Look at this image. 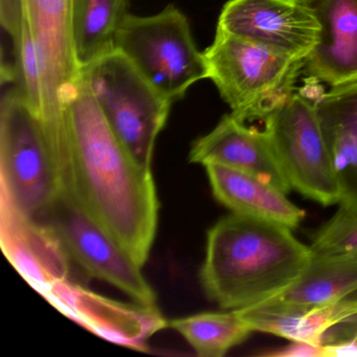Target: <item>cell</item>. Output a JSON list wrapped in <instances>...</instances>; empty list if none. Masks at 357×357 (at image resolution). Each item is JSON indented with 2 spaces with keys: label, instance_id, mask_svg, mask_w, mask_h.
Listing matches in <instances>:
<instances>
[{
  "label": "cell",
  "instance_id": "ba28073f",
  "mask_svg": "<svg viewBox=\"0 0 357 357\" xmlns=\"http://www.w3.org/2000/svg\"><path fill=\"white\" fill-rule=\"evenodd\" d=\"M35 219L55 231L70 260L85 273L112 284L135 303L156 307L155 292L142 267L72 200L60 196Z\"/></svg>",
  "mask_w": 357,
  "mask_h": 357
},
{
  "label": "cell",
  "instance_id": "7c38bea8",
  "mask_svg": "<svg viewBox=\"0 0 357 357\" xmlns=\"http://www.w3.org/2000/svg\"><path fill=\"white\" fill-rule=\"evenodd\" d=\"M189 160L204 167L217 164L236 169L284 193L292 191L266 131L248 126L231 114L223 116L212 131L194 142Z\"/></svg>",
  "mask_w": 357,
  "mask_h": 357
},
{
  "label": "cell",
  "instance_id": "2e32d148",
  "mask_svg": "<svg viewBox=\"0 0 357 357\" xmlns=\"http://www.w3.org/2000/svg\"><path fill=\"white\" fill-rule=\"evenodd\" d=\"M206 170L215 198L234 214L291 229L306 217L303 208L288 199V194L248 173L217 164L208 165Z\"/></svg>",
  "mask_w": 357,
  "mask_h": 357
},
{
  "label": "cell",
  "instance_id": "d6986e66",
  "mask_svg": "<svg viewBox=\"0 0 357 357\" xmlns=\"http://www.w3.org/2000/svg\"><path fill=\"white\" fill-rule=\"evenodd\" d=\"M202 357H222L243 342L254 330L238 314L229 312H202L169 321Z\"/></svg>",
  "mask_w": 357,
  "mask_h": 357
},
{
  "label": "cell",
  "instance_id": "5b68a950",
  "mask_svg": "<svg viewBox=\"0 0 357 357\" xmlns=\"http://www.w3.org/2000/svg\"><path fill=\"white\" fill-rule=\"evenodd\" d=\"M81 76L127 151L143 168L152 170L156 139L173 102L118 50L82 68Z\"/></svg>",
  "mask_w": 357,
  "mask_h": 357
},
{
  "label": "cell",
  "instance_id": "e0dca14e",
  "mask_svg": "<svg viewBox=\"0 0 357 357\" xmlns=\"http://www.w3.org/2000/svg\"><path fill=\"white\" fill-rule=\"evenodd\" d=\"M357 292V256L313 255L298 277L271 298L296 305H325Z\"/></svg>",
  "mask_w": 357,
  "mask_h": 357
},
{
  "label": "cell",
  "instance_id": "52a82bcc",
  "mask_svg": "<svg viewBox=\"0 0 357 357\" xmlns=\"http://www.w3.org/2000/svg\"><path fill=\"white\" fill-rule=\"evenodd\" d=\"M263 123L292 190L325 206L340 204L331 147L314 100L296 89Z\"/></svg>",
  "mask_w": 357,
  "mask_h": 357
},
{
  "label": "cell",
  "instance_id": "ac0fdd59",
  "mask_svg": "<svg viewBox=\"0 0 357 357\" xmlns=\"http://www.w3.org/2000/svg\"><path fill=\"white\" fill-rule=\"evenodd\" d=\"M130 0H73V40L81 70L116 50Z\"/></svg>",
  "mask_w": 357,
  "mask_h": 357
},
{
  "label": "cell",
  "instance_id": "6da1fadb",
  "mask_svg": "<svg viewBox=\"0 0 357 357\" xmlns=\"http://www.w3.org/2000/svg\"><path fill=\"white\" fill-rule=\"evenodd\" d=\"M53 137L62 195L143 268L160 208L152 170L143 168L114 135L82 77Z\"/></svg>",
  "mask_w": 357,
  "mask_h": 357
},
{
  "label": "cell",
  "instance_id": "44dd1931",
  "mask_svg": "<svg viewBox=\"0 0 357 357\" xmlns=\"http://www.w3.org/2000/svg\"><path fill=\"white\" fill-rule=\"evenodd\" d=\"M310 248L315 256H357V213L338 208L337 212L317 229Z\"/></svg>",
  "mask_w": 357,
  "mask_h": 357
},
{
  "label": "cell",
  "instance_id": "cb8c5ba5",
  "mask_svg": "<svg viewBox=\"0 0 357 357\" xmlns=\"http://www.w3.org/2000/svg\"><path fill=\"white\" fill-rule=\"evenodd\" d=\"M261 355L268 357H331V353L325 344H311L302 340H290L286 346Z\"/></svg>",
  "mask_w": 357,
  "mask_h": 357
},
{
  "label": "cell",
  "instance_id": "5bb4252c",
  "mask_svg": "<svg viewBox=\"0 0 357 357\" xmlns=\"http://www.w3.org/2000/svg\"><path fill=\"white\" fill-rule=\"evenodd\" d=\"M315 16L319 41L302 76L332 87L357 82V0H301Z\"/></svg>",
  "mask_w": 357,
  "mask_h": 357
},
{
  "label": "cell",
  "instance_id": "3957f363",
  "mask_svg": "<svg viewBox=\"0 0 357 357\" xmlns=\"http://www.w3.org/2000/svg\"><path fill=\"white\" fill-rule=\"evenodd\" d=\"M61 195L47 121L11 86L0 100V204L36 218Z\"/></svg>",
  "mask_w": 357,
  "mask_h": 357
},
{
  "label": "cell",
  "instance_id": "9a60e30c",
  "mask_svg": "<svg viewBox=\"0 0 357 357\" xmlns=\"http://www.w3.org/2000/svg\"><path fill=\"white\" fill-rule=\"evenodd\" d=\"M237 311L254 332L273 334L288 340L324 344L334 326L357 314V296L325 305H296L269 298Z\"/></svg>",
  "mask_w": 357,
  "mask_h": 357
},
{
  "label": "cell",
  "instance_id": "8fae6325",
  "mask_svg": "<svg viewBox=\"0 0 357 357\" xmlns=\"http://www.w3.org/2000/svg\"><path fill=\"white\" fill-rule=\"evenodd\" d=\"M45 298L93 333L139 350L150 336L168 326L156 307L122 304L70 281L56 284Z\"/></svg>",
  "mask_w": 357,
  "mask_h": 357
},
{
  "label": "cell",
  "instance_id": "9c48e42d",
  "mask_svg": "<svg viewBox=\"0 0 357 357\" xmlns=\"http://www.w3.org/2000/svg\"><path fill=\"white\" fill-rule=\"evenodd\" d=\"M217 28L300 59L308 57L319 36L317 18L301 0H229Z\"/></svg>",
  "mask_w": 357,
  "mask_h": 357
},
{
  "label": "cell",
  "instance_id": "7a4b0ae2",
  "mask_svg": "<svg viewBox=\"0 0 357 357\" xmlns=\"http://www.w3.org/2000/svg\"><path fill=\"white\" fill-rule=\"evenodd\" d=\"M312 256L289 227L231 213L208 231L200 280L211 301L241 310L281 294Z\"/></svg>",
  "mask_w": 357,
  "mask_h": 357
},
{
  "label": "cell",
  "instance_id": "277c9868",
  "mask_svg": "<svg viewBox=\"0 0 357 357\" xmlns=\"http://www.w3.org/2000/svg\"><path fill=\"white\" fill-rule=\"evenodd\" d=\"M208 79L231 114L244 122L264 121L294 91L305 59L291 57L216 29L204 52Z\"/></svg>",
  "mask_w": 357,
  "mask_h": 357
},
{
  "label": "cell",
  "instance_id": "30bf717a",
  "mask_svg": "<svg viewBox=\"0 0 357 357\" xmlns=\"http://www.w3.org/2000/svg\"><path fill=\"white\" fill-rule=\"evenodd\" d=\"M49 91L51 120L63 116L81 81L73 40V0H22Z\"/></svg>",
  "mask_w": 357,
  "mask_h": 357
},
{
  "label": "cell",
  "instance_id": "7402d4cb",
  "mask_svg": "<svg viewBox=\"0 0 357 357\" xmlns=\"http://www.w3.org/2000/svg\"><path fill=\"white\" fill-rule=\"evenodd\" d=\"M327 137L340 189L338 206L342 210L357 213V137L342 132L329 133Z\"/></svg>",
  "mask_w": 357,
  "mask_h": 357
},
{
  "label": "cell",
  "instance_id": "ffe728a7",
  "mask_svg": "<svg viewBox=\"0 0 357 357\" xmlns=\"http://www.w3.org/2000/svg\"><path fill=\"white\" fill-rule=\"evenodd\" d=\"M326 133H348L357 137V82L332 87L314 99Z\"/></svg>",
  "mask_w": 357,
  "mask_h": 357
},
{
  "label": "cell",
  "instance_id": "4fadbf2b",
  "mask_svg": "<svg viewBox=\"0 0 357 357\" xmlns=\"http://www.w3.org/2000/svg\"><path fill=\"white\" fill-rule=\"evenodd\" d=\"M0 244L16 271L43 296L70 281V258L51 227L0 204Z\"/></svg>",
  "mask_w": 357,
  "mask_h": 357
},
{
  "label": "cell",
  "instance_id": "603a6c76",
  "mask_svg": "<svg viewBox=\"0 0 357 357\" xmlns=\"http://www.w3.org/2000/svg\"><path fill=\"white\" fill-rule=\"evenodd\" d=\"M331 357H357V314L329 330L324 337Z\"/></svg>",
  "mask_w": 357,
  "mask_h": 357
},
{
  "label": "cell",
  "instance_id": "8992f818",
  "mask_svg": "<svg viewBox=\"0 0 357 357\" xmlns=\"http://www.w3.org/2000/svg\"><path fill=\"white\" fill-rule=\"evenodd\" d=\"M116 50L173 103L208 79L204 52L196 45L187 16L175 6L154 15L129 13L116 34Z\"/></svg>",
  "mask_w": 357,
  "mask_h": 357
}]
</instances>
